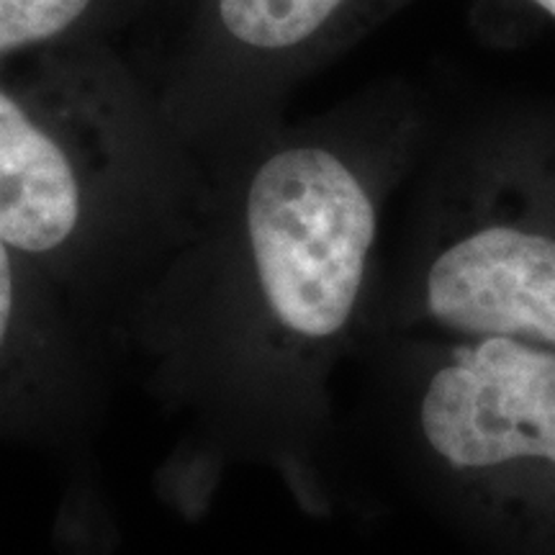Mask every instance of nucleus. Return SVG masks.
Returning a JSON list of instances; mask_svg holds the SVG:
<instances>
[{"label": "nucleus", "instance_id": "obj_1", "mask_svg": "<svg viewBox=\"0 0 555 555\" xmlns=\"http://www.w3.org/2000/svg\"><path fill=\"white\" fill-rule=\"evenodd\" d=\"M380 206L319 137L268 142L232 185L198 159L189 227L137 304L121 352L183 414L193 483L275 470L298 496L335 483L337 391L371 319Z\"/></svg>", "mask_w": 555, "mask_h": 555}, {"label": "nucleus", "instance_id": "obj_2", "mask_svg": "<svg viewBox=\"0 0 555 555\" xmlns=\"http://www.w3.org/2000/svg\"><path fill=\"white\" fill-rule=\"evenodd\" d=\"M196 191L198 155L108 39L0 65V240L60 283L114 356Z\"/></svg>", "mask_w": 555, "mask_h": 555}, {"label": "nucleus", "instance_id": "obj_3", "mask_svg": "<svg viewBox=\"0 0 555 555\" xmlns=\"http://www.w3.org/2000/svg\"><path fill=\"white\" fill-rule=\"evenodd\" d=\"M347 371L399 483L470 527L555 540V347L380 332Z\"/></svg>", "mask_w": 555, "mask_h": 555}, {"label": "nucleus", "instance_id": "obj_4", "mask_svg": "<svg viewBox=\"0 0 555 555\" xmlns=\"http://www.w3.org/2000/svg\"><path fill=\"white\" fill-rule=\"evenodd\" d=\"M111 358L60 283L0 240V440L78 437L99 414Z\"/></svg>", "mask_w": 555, "mask_h": 555}, {"label": "nucleus", "instance_id": "obj_5", "mask_svg": "<svg viewBox=\"0 0 555 555\" xmlns=\"http://www.w3.org/2000/svg\"><path fill=\"white\" fill-rule=\"evenodd\" d=\"M347 0H211L206 24L219 50L281 60L314 41ZM206 44V47H208ZM204 50V47H196Z\"/></svg>", "mask_w": 555, "mask_h": 555}, {"label": "nucleus", "instance_id": "obj_6", "mask_svg": "<svg viewBox=\"0 0 555 555\" xmlns=\"http://www.w3.org/2000/svg\"><path fill=\"white\" fill-rule=\"evenodd\" d=\"M129 0H0V65L82 39H108Z\"/></svg>", "mask_w": 555, "mask_h": 555}, {"label": "nucleus", "instance_id": "obj_7", "mask_svg": "<svg viewBox=\"0 0 555 555\" xmlns=\"http://www.w3.org/2000/svg\"><path fill=\"white\" fill-rule=\"evenodd\" d=\"M538 5H543V9L551 13V16H555V0H535Z\"/></svg>", "mask_w": 555, "mask_h": 555}]
</instances>
